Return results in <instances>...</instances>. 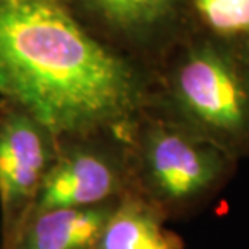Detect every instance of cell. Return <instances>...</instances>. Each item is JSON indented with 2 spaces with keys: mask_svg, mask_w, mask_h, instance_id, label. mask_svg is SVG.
<instances>
[{
  "mask_svg": "<svg viewBox=\"0 0 249 249\" xmlns=\"http://www.w3.org/2000/svg\"><path fill=\"white\" fill-rule=\"evenodd\" d=\"M99 41L133 60L159 51L173 33L186 0H63Z\"/></svg>",
  "mask_w": 249,
  "mask_h": 249,
  "instance_id": "6",
  "label": "cell"
},
{
  "mask_svg": "<svg viewBox=\"0 0 249 249\" xmlns=\"http://www.w3.org/2000/svg\"><path fill=\"white\" fill-rule=\"evenodd\" d=\"M0 96L58 139L131 133L149 102L146 65L88 31L63 0H0Z\"/></svg>",
  "mask_w": 249,
  "mask_h": 249,
  "instance_id": "1",
  "label": "cell"
},
{
  "mask_svg": "<svg viewBox=\"0 0 249 249\" xmlns=\"http://www.w3.org/2000/svg\"><path fill=\"white\" fill-rule=\"evenodd\" d=\"M117 201L34 211L13 249H94Z\"/></svg>",
  "mask_w": 249,
  "mask_h": 249,
  "instance_id": "7",
  "label": "cell"
},
{
  "mask_svg": "<svg viewBox=\"0 0 249 249\" xmlns=\"http://www.w3.org/2000/svg\"><path fill=\"white\" fill-rule=\"evenodd\" d=\"M131 172L157 196L170 201L194 197L212 185L223 168L222 152L167 123H142L129 133Z\"/></svg>",
  "mask_w": 249,
  "mask_h": 249,
  "instance_id": "5",
  "label": "cell"
},
{
  "mask_svg": "<svg viewBox=\"0 0 249 249\" xmlns=\"http://www.w3.org/2000/svg\"><path fill=\"white\" fill-rule=\"evenodd\" d=\"M170 94L189 123L236 142L249 134V60L213 37L188 44L170 74Z\"/></svg>",
  "mask_w": 249,
  "mask_h": 249,
  "instance_id": "2",
  "label": "cell"
},
{
  "mask_svg": "<svg viewBox=\"0 0 249 249\" xmlns=\"http://www.w3.org/2000/svg\"><path fill=\"white\" fill-rule=\"evenodd\" d=\"M131 180L129 136L115 131L58 139L34 211L89 207L120 199Z\"/></svg>",
  "mask_w": 249,
  "mask_h": 249,
  "instance_id": "4",
  "label": "cell"
},
{
  "mask_svg": "<svg viewBox=\"0 0 249 249\" xmlns=\"http://www.w3.org/2000/svg\"><path fill=\"white\" fill-rule=\"evenodd\" d=\"M193 5L211 37L249 60V0H193Z\"/></svg>",
  "mask_w": 249,
  "mask_h": 249,
  "instance_id": "9",
  "label": "cell"
},
{
  "mask_svg": "<svg viewBox=\"0 0 249 249\" xmlns=\"http://www.w3.org/2000/svg\"><path fill=\"white\" fill-rule=\"evenodd\" d=\"M58 152V138L17 102L0 101V249H13Z\"/></svg>",
  "mask_w": 249,
  "mask_h": 249,
  "instance_id": "3",
  "label": "cell"
},
{
  "mask_svg": "<svg viewBox=\"0 0 249 249\" xmlns=\"http://www.w3.org/2000/svg\"><path fill=\"white\" fill-rule=\"evenodd\" d=\"M0 101H2V96H0Z\"/></svg>",
  "mask_w": 249,
  "mask_h": 249,
  "instance_id": "10",
  "label": "cell"
},
{
  "mask_svg": "<svg viewBox=\"0 0 249 249\" xmlns=\"http://www.w3.org/2000/svg\"><path fill=\"white\" fill-rule=\"evenodd\" d=\"M94 249H177L175 241L141 199L126 193L117 201Z\"/></svg>",
  "mask_w": 249,
  "mask_h": 249,
  "instance_id": "8",
  "label": "cell"
}]
</instances>
